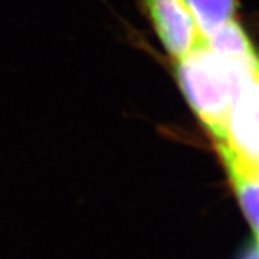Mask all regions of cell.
I'll list each match as a JSON object with an SVG mask.
<instances>
[{"instance_id": "cell-1", "label": "cell", "mask_w": 259, "mask_h": 259, "mask_svg": "<svg viewBox=\"0 0 259 259\" xmlns=\"http://www.w3.org/2000/svg\"><path fill=\"white\" fill-rule=\"evenodd\" d=\"M175 69L186 101L216 143L223 137L236 100L259 76V56L229 59L214 54L202 42L176 61Z\"/></svg>"}, {"instance_id": "cell-2", "label": "cell", "mask_w": 259, "mask_h": 259, "mask_svg": "<svg viewBox=\"0 0 259 259\" xmlns=\"http://www.w3.org/2000/svg\"><path fill=\"white\" fill-rule=\"evenodd\" d=\"M216 148L222 160L259 176V76L243 90L232 107Z\"/></svg>"}, {"instance_id": "cell-3", "label": "cell", "mask_w": 259, "mask_h": 259, "mask_svg": "<svg viewBox=\"0 0 259 259\" xmlns=\"http://www.w3.org/2000/svg\"><path fill=\"white\" fill-rule=\"evenodd\" d=\"M160 42L175 58L182 59L199 47L203 39L183 0H140Z\"/></svg>"}, {"instance_id": "cell-4", "label": "cell", "mask_w": 259, "mask_h": 259, "mask_svg": "<svg viewBox=\"0 0 259 259\" xmlns=\"http://www.w3.org/2000/svg\"><path fill=\"white\" fill-rule=\"evenodd\" d=\"M203 44L214 54L229 59H249L258 56L248 35L235 20H229L204 37Z\"/></svg>"}, {"instance_id": "cell-5", "label": "cell", "mask_w": 259, "mask_h": 259, "mask_svg": "<svg viewBox=\"0 0 259 259\" xmlns=\"http://www.w3.org/2000/svg\"><path fill=\"white\" fill-rule=\"evenodd\" d=\"M229 175L233 190L241 202L243 213L252 225L255 233H259V176L241 166L222 160Z\"/></svg>"}, {"instance_id": "cell-6", "label": "cell", "mask_w": 259, "mask_h": 259, "mask_svg": "<svg viewBox=\"0 0 259 259\" xmlns=\"http://www.w3.org/2000/svg\"><path fill=\"white\" fill-rule=\"evenodd\" d=\"M193 16L202 39L233 18L236 0H183Z\"/></svg>"}, {"instance_id": "cell-7", "label": "cell", "mask_w": 259, "mask_h": 259, "mask_svg": "<svg viewBox=\"0 0 259 259\" xmlns=\"http://www.w3.org/2000/svg\"><path fill=\"white\" fill-rule=\"evenodd\" d=\"M239 259H259V242L256 239L250 242Z\"/></svg>"}, {"instance_id": "cell-8", "label": "cell", "mask_w": 259, "mask_h": 259, "mask_svg": "<svg viewBox=\"0 0 259 259\" xmlns=\"http://www.w3.org/2000/svg\"><path fill=\"white\" fill-rule=\"evenodd\" d=\"M256 241L259 242V233H258V235H256Z\"/></svg>"}]
</instances>
